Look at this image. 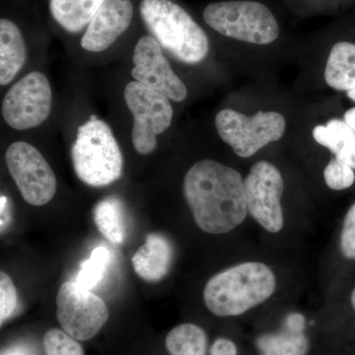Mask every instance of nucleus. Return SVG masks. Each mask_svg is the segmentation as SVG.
<instances>
[{
  "label": "nucleus",
  "instance_id": "f257e3e1",
  "mask_svg": "<svg viewBox=\"0 0 355 355\" xmlns=\"http://www.w3.org/2000/svg\"><path fill=\"white\" fill-rule=\"evenodd\" d=\"M184 196L198 227L224 234L246 218L244 181L233 168L212 160L191 166L184 179Z\"/></svg>",
  "mask_w": 355,
  "mask_h": 355
},
{
  "label": "nucleus",
  "instance_id": "f03ea898",
  "mask_svg": "<svg viewBox=\"0 0 355 355\" xmlns=\"http://www.w3.org/2000/svg\"><path fill=\"white\" fill-rule=\"evenodd\" d=\"M275 273L258 261H248L214 275L203 291V300L216 316H239L272 295Z\"/></svg>",
  "mask_w": 355,
  "mask_h": 355
},
{
  "label": "nucleus",
  "instance_id": "7ed1b4c3",
  "mask_svg": "<svg viewBox=\"0 0 355 355\" xmlns=\"http://www.w3.org/2000/svg\"><path fill=\"white\" fill-rule=\"evenodd\" d=\"M140 14L153 38L180 62L196 64L207 58L209 38L181 6L170 0H142Z\"/></svg>",
  "mask_w": 355,
  "mask_h": 355
},
{
  "label": "nucleus",
  "instance_id": "20e7f679",
  "mask_svg": "<svg viewBox=\"0 0 355 355\" xmlns=\"http://www.w3.org/2000/svg\"><path fill=\"white\" fill-rule=\"evenodd\" d=\"M71 157L76 176L89 186H108L123 173L120 146L108 123L99 119L78 128Z\"/></svg>",
  "mask_w": 355,
  "mask_h": 355
},
{
  "label": "nucleus",
  "instance_id": "39448f33",
  "mask_svg": "<svg viewBox=\"0 0 355 355\" xmlns=\"http://www.w3.org/2000/svg\"><path fill=\"white\" fill-rule=\"evenodd\" d=\"M207 24L228 38L256 44L272 43L279 26L272 11L254 1L216 2L205 7Z\"/></svg>",
  "mask_w": 355,
  "mask_h": 355
},
{
  "label": "nucleus",
  "instance_id": "423d86ee",
  "mask_svg": "<svg viewBox=\"0 0 355 355\" xmlns=\"http://www.w3.org/2000/svg\"><path fill=\"white\" fill-rule=\"evenodd\" d=\"M216 127L219 137L238 156L248 158L270 142L282 139L286 123L284 116L277 112L259 111L248 116L225 109L217 114Z\"/></svg>",
  "mask_w": 355,
  "mask_h": 355
},
{
  "label": "nucleus",
  "instance_id": "0eeeda50",
  "mask_svg": "<svg viewBox=\"0 0 355 355\" xmlns=\"http://www.w3.org/2000/svg\"><path fill=\"white\" fill-rule=\"evenodd\" d=\"M123 96L135 119L133 146L140 154L151 153L157 146V135L171 125L173 109L170 99L137 81L125 86Z\"/></svg>",
  "mask_w": 355,
  "mask_h": 355
},
{
  "label": "nucleus",
  "instance_id": "6e6552de",
  "mask_svg": "<svg viewBox=\"0 0 355 355\" xmlns=\"http://www.w3.org/2000/svg\"><path fill=\"white\" fill-rule=\"evenodd\" d=\"M57 316L62 330L76 340L94 338L109 319L104 301L76 282L62 284L57 296Z\"/></svg>",
  "mask_w": 355,
  "mask_h": 355
},
{
  "label": "nucleus",
  "instance_id": "1a4fd4ad",
  "mask_svg": "<svg viewBox=\"0 0 355 355\" xmlns=\"http://www.w3.org/2000/svg\"><path fill=\"white\" fill-rule=\"evenodd\" d=\"M6 160L26 202L35 207L51 202L57 191V178L38 149L27 142H13L7 149Z\"/></svg>",
  "mask_w": 355,
  "mask_h": 355
},
{
  "label": "nucleus",
  "instance_id": "9d476101",
  "mask_svg": "<svg viewBox=\"0 0 355 355\" xmlns=\"http://www.w3.org/2000/svg\"><path fill=\"white\" fill-rule=\"evenodd\" d=\"M53 95L48 78L39 71L20 79L7 91L2 116L9 127L18 130L39 127L50 116Z\"/></svg>",
  "mask_w": 355,
  "mask_h": 355
},
{
  "label": "nucleus",
  "instance_id": "9b49d317",
  "mask_svg": "<svg viewBox=\"0 0 355 355\" xmlns=\"http://www.w3.org/2000/svg\"><path fill=\"white\" fill-rule=\"evenodd\" d=\"M248 211L268 230L277 233L284 227L282 200L284 184L282 173L272 163L260 161L244 180Z\"/></svg>",
  "mask_w": 355,
  "mask_h": 355
},
{
  "label": "nucleus",
  "instance_id": "f8f14e48",
  "mask_svg": "<svg viewBox=\"0 0 355 355\" xmlns=\"http://www.w3.org/2000/svg\"><path fill=\"white\" fill-rule=\"evenodd\" d=\"M132 76L135 81L153 89L173 100L182 102L188 96L183 81L173 71L162 51V46L153 36H144L135 46Z\"/></svg>",
  "mask_w": 355,
  "mask_h": 355
},
{
  "label": "nucleus",
  "instance_id": "ddd939ff",
  "mask_svg": "<svg viewBox=\"0 0 355 355\" xmlns=\"http://www.w3.org/2000/svg\"><path fill=\"white\" fill-rule=\"evenodd\" d=\"M132 15L130 0H106L89 23L81 46L93 53L107 50L128 29Z\"/></svg>",
  "mask_w": 355,
  "mask_h": 355
},
{
  "label": "nucleus",
  "instance_id": "4468645a",
  "mask_svg": "<svg viewBox=\"0 0 355 355\" xmlns=\"http://www.w3.org/2000/svg\"><path fill=\"white\" fill-rule=\"evenodd\" d=\"M173 260L171 243L160 234L147 235L146 244L133 254L132 263L135 272L146 282L164 279L169 272Z\"/></svg>",
  "mask_w": 355,
  "mask_h": 355
},
{
  "label": "nucleus",
  "instance_id": "2eb2a0df",
  "mask_svg": "<svg viewBox=\"0 0 355 355\" xmlns=\"http://www.w3.org/2000/svg\"><path fill=\"white\" fill-rule=\"evenodd\" d=\"M27 58L24 38L12 21L0 20V84L7 85L17 76Z\"/></svg>",
  "mask_w": 355,
  "mask_h": 355
},
{
  "label": "nucleus",
  "instance_id": "dca6fc26",
  "mask_svg": "<svg viewBox=\"0 0 355 355\" xmlns=\"http://www.w3.org/2000/svg\"><path fill=\"white\" fill-rule=\"evenodd\" d=\"M313 137L330 149L336 159L355 169V132L345 121L333 119L326 125H317Z\"/></svg>",
  "mask_w": 355,
  "mask_h": 355
},
{
  "label": "nucleus",
  "instance_id": "f3484780",
  "mask_svg": "<svg viewBox=\"0 0 355 355\" xmlns=\"http://www.w3.org/2000/svg\"><path fill=\"white\" fill-rule=\"evenodd\" d=\"M324 80L335 90L347 92L355 88V44L340 42L331 48Z\"/></svg>",
  "mask_w": 355,
  "mask_h": 355
},
{
  "label": "nucleus",
  "instance_id": "a211bd4d",
  "mask_svg": "<svg viewBox=\"0 0 355 355\" xmlns=\"http://www.w3.org/2000/svg\"><path fill=\"white\" fill-rule=\"evenodd\" d=\"M106 0H50L51 15L70 33L80 32L89 25Z\"/></svg>",
  "mask_w": 355,
  "mask_h": 355
},
{
  "label": "nucleus",
  "instance_id": "6ab92c4d",
  "mask_svg": "<svg viewBox=\"0 0 355 355\" xmlns=\"http://www.w3.org/2000/svg\"><path fill=\"white\" fill-rule=\"evenodd\" d=\"M93 217L100 233L114 245L123 244L125 239V211L120 198L110 197L96 205Z\"/></svg>",
  "mask_w": 355,
  "mask_h": 355
},
{
  "label": "nucleus",
  "instance_id": "aec40b11",
  "mask_svg": "<svg viewBox=\"0 0 355 355\" xmlns=\"http://www.w3.org/2000/svg\"><path fill=\"white\" fill-rule=\"evenodd\" d=\"M261 355H306L309 342L304 331H296L284 324L279 333L261 336L257 340Z\"/></svg>",
  "mask_w": 355,
  "mask_h": 355
},
{
  "label": "nucleus",
  "instance_id": "412c9836",
  "mask_svg": "<svg viewBox=\"0 0 355 355\" xmlns=\"http://www.w3.org/2000/svg\"><path fill=\"white\" fill-rule=\"evenodd\" d=\"M165 345L171 355H205L207 336L197 324H182L168 334Z\"/></svg>",
  "mask_w": 355,
  "mask_h": 355
},
{
  "label": "nucleus",
  "instance_id": "4be33fe9",
  "mask_svg": "<svg viewBox=\"0 0 355 355\" xmlns=\"http://www.w3.org/2000/svg\"><path fill=\"white\" fill-rule=\"evenodd\" d=\"M111 261V252L106 247L95 248L90 257L81 265L74 282L84 289L92 291L106 277Z\"/></svg>",
  "mask_w": 355,
  "mask_h": 355
},
{
  "label": "nucleus",
  "instance_id": "5701e85b",
  "mask_svg": "<svg viewBox=\"0 0 355 355\" xmlns=\"http://www.w3.org/2000/svg\"><path fill=\"white\" fill-rule=\"evenodd\" d=\"M46 355H84L83 347L64 331L51 329L44 336Z\"/></svg>",
  "mask_w": 355,
  "mask_h": 355
},
{
  "label": "nucleus",
  "instance_id": "b1692460",
  "mask_svg": "<svg viewBox=\"0 0 355 355\" xmlns=\"http://www.w3.org/2000/svg\"><path fill=\"white\" fill-rule=\"evenodd\" d=\"M354 168L345 164L338 159L333 158L324 171L327 186L334 191L349 189L354 184L355 174Z\"/></svg>",
  "mask_w": 355,
  "mask_h": 355
},
{
  "label": "nucleus",
  "instance_id": "393cba45",
  "mask_svg": "<svg viewBox=\"0 0 355 355\" xmlns=\"http://www.w3.org/2000/svg\"><path fill=\"white\" fill-rule=\"evenodd\" d=\"M17 291L12 280L4 272H0V323L9 319L17 307Z\"/></svg>",
  "mask_w": 355,
  "mask_h": 355
},
{
  "label": "nucleus",
  "instance_id": "a878e982",
  "mask_svg": "<svg viewBox=\"0 0 355 355\" xmlns=\"http://www.w3.org/2000/svg\"><path fill=\"white\" fill-rule=\"evenodd\" d=\"M340 249L345 258L355 260V203L347 211L343 222Z\"/></svg>",
  "mask_w": 355,
  "mask_h": 355
},
{
  "label": "nucleus",
  "instance_id": "bb28decb",
  "mask_svg": "<svg viewBox=\"0 0 355 355\" xmlns=\"http://www.w3.org/2000/svg\"><path fill=\"white\" fill-rule=\"evenodd\" d=\"M211 355H237L235 343L227 338H218L212 345L210 349Z\"/></svg>",
  "mask_w": 355,
  "mask_h": 355
},
{
  "label": "nucleus",
  "instance_id": "cd10ccee",
  "mask_svg": "<svg viewBox=\"0 0 355 355\" xmlns=\"http://www.w3.org/2000/svg\"><path fill=\"white\" fill-rule=\"evenodd\" d=\"M347 94L352 101L355 102V88L347 91ZM343 121H345V123H347V125H349V127L355 132V107L354 108L347 110V111L345 112V116H343Z\"/></svg>",
  "mask_w": 355,
  "mask_h": 355
},
{
  "label": "nucleus",
  "instance_id": "c85d7f7f",
  "mask_svg": "<svg viewBox=\"0 0 355 355\" xmlns=\"http://www.w3.org/2000/svg\"><path fill=\"white\" fill-rule=\"evenodd\" d=\"M1 355H32L30 349L24 345H17V347H10L2 352Z\"/></svg>",
  "mask_w": 355,
  "mask_h": 355
},
{
  "label": "nucleus",
  "instance_id": "c756f323",
  "mask_svg": "<svg viewBox=\"0 0 355 355\" xmlns=\"http://www.w3.org/2000/svg\"><path fill=\"white\" fill-rule=\"evenodd\" d=\"M352 306H354V309L355 312V288L354 289V291H352Z\"/></svg>",
  "mask_w": 355,
  "mask_h": 355
}]
</instances>
